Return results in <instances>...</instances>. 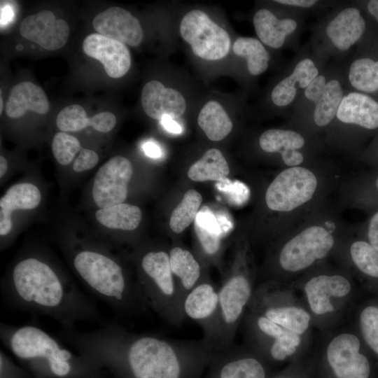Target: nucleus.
<instances>
[{"label": "nucleus", "instance_id": "obj_35", "mask_svg": "<svg viewBox=\"0 0 378 378\" xmlns=\"http://www.w3.org/2000/svg\"><path fill=\"white\" fill-rule=\"evenodd\" d=\"M202 202L201 194L194 189L184 194L182 200L171 214L169 227L174 233H181L195 221Z\"/></svg>", "mask_w": 378, "mask_h": 378}, {"label": "nucleus", "instance_id": "obj_38", "mask_svg": "<svg viewBox=\"0 0 378 378\" xmlns=\"http://www.w3.org/2000/svg\"><path fill=\"white\" fill-rule=\"evenodd\" d=\"M351 258L363 273L378 278V251L370 244L357 241L350 248Z\"/></svg>", "mask_w": 378, "mask_h": 378}, {"label": "nucleus", "instance_id": "obj_8", "mask_svg": "<svg viewBox=\"0 0 378 378\" xmlns=\"http://www.w3.org/2000/svg\"><path fill=\"white\" fill-rule=\"evenodd\" d=\"M316 186V177L310 170L301 167L288 168L267 188V206L276 211H290L310 200Z\"/></svg>", "mask_w": 378, "mask_h": 378}, {"label": "nucleus", "instance_id": "obj_32", "mask_svg": "<svg viewBox=\"0 0 378 378\" xmlns=\"http://www.w3.org/2000/svg\"><path fill=\"white\" fill-rule=\"evenodd\" d=\"M223 352L217 378H265V369L256 358L230 356L227 349Z\"/></svg>", "mask_w": 378, "mask_h": 378}, {"label": "nucleus", "instance_id": "obj_11", "mask_svg": "<svg viewBox=\"0 0 378 378\" xmlns=\"http://www.w3.org/2000/svg\"><path fill=\"white\" fill-rule=\"evenodd\" d=\"M131 162L122 156L109 159L98 169L92 186V197L99 208L123 203L128 193V184L132 177Z\"/></svg>", "mask_w": 378, "mask_h": 378}, {"label": "nucleus", "instance_id": "obj_43", "mask_svg": "<svg viewBox=\"0 0 378 378\" xmlns=\"http://www.w3.org/2000/svg\"><path fill=\"white\" fill-rule=\"evenodd\" d=\"M370 244L378 251V212L372 218L368 229Z\"/></svg>", "mask_w": 378, "mask_h": 378}, {"label": "nucleus", "instance_id": "obj_44", "mask_svg": "<svg viewBox=\"0 0 378 378\" xmlns=\"http://www.w3.org/2000/svg\"><path fill=\"white\" fill-rule=\"evenodd\" d=\"M160 124L166 131L172 134H179L183 131L181 126L170 116L162 117Z\"/></svg>", "mask_w": 378, "mask_h": 378}, {"label": "nucleus", "instance_id": "obj_30", "mask_svg": "<svg viewBox=\"0 0 378 378\" xmlns=\"http://www.w3.org/2000/svg\"><path fill=\"white\" fill-rule=\"evenodd\" d=\"M95 218L101 225L109 229L130 231L139 225L142 213L135 205L121 203L99 209Z\"/></svg>", "mask_w": 378, "mask_h": 378}, {"label": "nucleus", "instance_id": "obj_6", "mask_svg": "<svg viewBox=\"0 0 378 378\" xmlns=\"http://www.w3.org/2000/svg\"><path fill=\"white\" fill-rule=\"evenodd\" d=\"M251 294L250 280L238 271L228 274L218 288L220 327L216 352L231 347L237 325Z\"/></svg>", "mask_w": 378, "mask_h": 378}, {"label": "nucleus", "instance_id": "obj_42", "mask_svg": "<svg viewBox=\"0 0 378 378\" xmlns=\"http://www.w3.org/2000/svg\"><path fill=\"white\" fill-rule=\"evenodd\" d=\"M93 117L92 127L100 132L106 133L111 131L116 124V118L111 112L105 111L95 114Z\"/></svg>", "mask_w": 378, "mask_h": 378}, {"label": "nucleus", "instance_id": "obj_33", "mask_svg": "<svg viewBox=\"0 0 378 378\" xmlns=\"http://www.w3.org/2000/svg\"><path fill=\"white\" fill-rule=\"evenodd\" d=\"M235 55L245 57L249 73L258 76L268 68L270 55L262 43L252 37H239L233 44Z\"/></svg>", "mask_w": 378, "mask_h": 378}, {"label": "nucleus", "instance_id": "obj_20", "mask_svg": "<svg viewBox=\"0 0 378 378\" xmlns=\"http://www.w3.org/2000/svg\"><path fill=\"white\" fill-rule=\"evenodd\" d=\"M336 116L344 123L374 130L378 127V102L365 94L350 92L344 96Z\"/></svg>", "mask_w": 378, "mask_h": 378}, {"label": "nucleus", "instance_id": "obj_22", "mask_svg": "<svg viewBox=\"0 0 378 378\" xmlns=\"http://www.w3.org/2000/svg\"><path fill=\"white\" fill-rule=\"evenodd\" d=\"M365 29V20L358 9L349 7L340 12L328 24L326 34L337 49L344 51L361 38Z\"/></svg>", "mask_w": 378, "mask_h": 378}, {"label": "nucleus", "instance_id": "obj_36", "mask_svg": "<svg viewBox=\"0 0 378 378\" xmlns=\"http://www.w3.org/2000/svg\"><path fill=\"white\" fill-rule=\"evenodd\" d=\"M349 80L356 89L364 92L378 90V60L359 58L349 68Z\"/></svg>", "mask_w": 378, "mask_h": 378}, {"label": "nucleus", "instance_id": "obj_41", "mask_svg": "<svg viewBox=\"0 0 378 378\" xmlns=\"http://www.w3.org/2000/svg\"><path fill=\"white\" fill-rule=\"evenodd\" d=\"M99 162V156L96 152L88 148H82L78 156L73 164V169L76 172H82L94 168Z\"/></svg>", "mask_w": 378, "mask_h": 378}, {"label": "nucleus", "instance_id": "obj_46", "mask_svg": "<svg viewBox=\"0 0 378 378\" xmlns=\"http://www.w3.org/2000/svg\"><path fill=\"white\" fill-rule=\"evenodd\" d=\"M279 4L294 6L302 8H309L314 5L317 1L314 0H277L275 1Z\"/></svg>", "mask_w": 378, "mask_h": 378}, {"label": "nucleus", "instance_id": "obj_17", "mask_svg": "<svg viewBox=\"0 0 378 378\" xmlns=\"http://www.w3.org/2000/svg\"><path fill=\"white\" fill-rule=\"evenodd\" d=\"M305 97L315 104L314 120L318 126L329 124L336 115L344 97L342 85L337 80L326 81L318 75L304 90Z\"/></svg>", "mask_w": 378, "mask_h": 378}, {"label": "nucleus", "instance_id": "obj_12", "mask_svg": "<svg viewBox=\"0 0 378 378\" xmlns=\"http://www.w3.org/2000/svg\"><path fill=\"white\" fill-rule=\"evenodd\" d=\"M359 349L358 339L348 333L337 336L329 344L328 360L337 378H368L370 363Z\"/></svg>", "mask_w": 378, "mask_h": 378}, {"label": "nucleus", "instance_id": "obj_48", "mask_svg": "<svg viewBox=\"0 0 378 378\" xmlns=\"http://www.w3.org/2000/svg\"><path fill=\"white\" fill-rule=\"evenodd\" d=\"M1 24L6 23L13 16L12 10L10 7H4L1 9Z\"/></svg>", "mask_w": 378, "mask_h": 378}, {"label": "nucleus", "instance_id": "obj_23", "mask_svg": "<svg viewBox=\"0 0 378 378\" xmlns=\"http://www.w3.org/2000/svg\"><path fill=\"white\" fill-rule=\"evenodd\" d=\"M169 255L178 299L183 307L186 297L203 277L201 266L189 251L181 247L172 248Z\"/></svg>", "mask_w": 378, "mask_h": 378}, {"label": "nucleus", "instance_id": "obj_31", "mask_svg": "<svg viewBox=\"0 0 378 378\" xmlns=\"http://www.w3.org/2000/svg\"><path fill=\"white\" fill-rule=\"evenodd\" d=\"M230 174L227 162L217 148L207 150L188 171V176L193 181H221Z\"/></svg>", "mask_w": 378, "mask_h": 378}, {"label": "nucleus", "instance_id": "obj_45", "mask_svg": "<svg viewBox=\"0 0 378 378\" xmlns=\"http://www.w3.org/2000/svg\"><path fill=\"white\" fill-rule=\"evenodd\" d=\"M145 154L152 158H159L162 155V151L160 146L153 141L144 143L142 146Z\"/></svg>", "mask_w": 378, "mask_h": 378}, {"label": "nucleus", "instance_id": "obj_29", "mask_svg": "<svg viewBox=\"0 0 378 378\" xmlns=\"http://www.w3.org/2000/svg\"><path fill=\"white\" fill-rule=\"evenodd\" d=\"M197 123L209 139L218 141L225 138L232 130L228 114L216 101L206 102L199 113Z\"/></svg>", "mask_w": 378, "mask_h": 378}, {"label": "nucleus", "instance_id": "obj_27", "mask_svg": "<svg viewBox=\"0 0 378 378\" xmlns=\"http://www.w3.org/2000/svg\"><path fill=\"white\" fill-rule=\"evenodd\" d=\"M255 326L263 335L273 339L270 352L275 360H283L292 355L300 342V335L282 328L262 315L256 317Z\"/></svg>", "mask_w": 378, "mask_h": 378}, {"label": "nucleus", "instance_id": "obj_16", "mask_svg": "<svg viewBox=\"0 0 378 378\" xmlns=\"http://www.w3.org/2000/svg\"><path fill=\"white\" fill-rule=\"evenodd\" d=\"M141 106L150 118L160 120L165 115L172 118L181 116L186 102L178 90L165 87L158 80L148 82L141 92Z\"/></svg>", "mask_w": 378, "mask_h": 378}, {"label": "nucleus", "instance_id": "obj_40", "mask_svg": "<svg viewBox=\"0 0 378 378\" xmlns=\"http://www.w3.org/2000/svg\"><path fill=\"white\" fill-rule=\"evenodd\" d=\"M364 339L370 348L378 354V308L368 307L360 317Z\"/></svg>", "mask_w": 378, "mask_h": 378}, {"label": "nucleus", "instance_id": "obj_10", "mask_svg": "<svg viewBox=\"0 0 378 378\" xmlns=\"http://www.w3.org/2000/svg\"><path fill=\"white\" fill-rule=\"evenodd\" d=\"M183 312L200 326L203 340L215 351L220 327L218 288L202 277L186 297Z\"/></svg>", "mask_w": 378, "mask_h": 378}, {"label": "nucleus", "instance_id": "obj_9", "mask_svg": "<svg viewBox=\"0 0 378 378\" xmlns=\"http://www.w3.org/2000/svg\"><path fill=\"white\" fill-rule=\"evenodd\" d=\"M334 244V238L325 228L311 226L288 241L279 254L281 267L296 272L324 258Z\"/></svg>", "mask_w": 378, "mask_h": 378}, {"label": "nucleus", "instance_id": "obj_3", "mask_svg": "<svg viewBox=\"0 0 378 378\" xmlns=\"http://www.w3.org/2000/svg\"><path fill=\"white\" fill-rule=\"evenodd\" d=\"M4 345L40 378H99L100 366L76 355L43 329L1 323Z\"/></svg>", "mask_w": 378, "mask_h": 378}, {"label": "nucleus", "instance_id": "obj_47", "mask_svg": "<svg viewBox=\"0 0 378 378\" xmlns=\"http://www.w3.org/2000/svg\"><path fill=\"white\" fill-rule=\"evenodd\" d=\"M368 12L378 21V0H371L368 2Z\"/></svg>", "mask_w": 378, "mask_h": 378}, {"label": "nucleus", "instance_id": "obj_4", "mask_svg": "<svg viewBox=\"0 0 378 378\" xmlns=\"http://www.w3.org/2000/svg\"><path fill=\"white\" fill-rule=\"evenodd\" d=\"M71 262L87 290L114 312L132 316L147 308L138 285L130 280L120 263L108 254L81 248L74 253Z\"/></svg>", "mask_w": 378, "mask_h": 378}, {"label": "nucleus", "instance_id": "obj_51", "mask_svg": "<svg viewBox=\"0 0 378 378\" xmlns=\"http://www.w3.org/2000/svg\"><path fill=\"white\" fill-rule=\"evenodd\" d=\"M376 186H377V187L378 188V178L377 179V181H376Z\"/></svg>", "mask_w": 378, "mask_h": 378}, {"label": "nucleus", "instance_id": "obj_26", "mask_svg": "<svg viewBox=\"0 0 378 378\" xmlns=\"http://www.w3.org/2000/svg\"><path fill=\"white\" fill-rule=\"evenodd\" d=\"M255 33L261 42L273 48H281L288 35L297 28V22L291 18L278 19L270 10H258L253 16Z\"/></svg>", "mask_w": 378, "mask_h": 378}, {"label": "nucleus", "instance_id": "obj_13", "mask_svg": "<svg viewBox=\"0 0 378 378\" xmlns=\"http://www.w3.org/2000/svg\"><path fill=\"white\" fill-rule=\"evenodd\" d=\"M20 34L27 40L34 42L46 50L62 48L69 38V26L62 18H56L48 10L26 17L20 23Z\"/></svg>", "mask_w": 378, "mask_h": 378}, {"label": "nucleus", "instance_id": "obj_34", "mask_svg": "<svg viewBox=\"0 0 378 378\" xmlns=\"http://www.w3.org/2000/svg\"><path fill=\"white\" fill-rule=\"evenodd\" d=\"M262 316L298 335L305 332L310 320L307 312L295 307H268Z\"/></svg>", "mask_w": 378, "mask_h": 378}, {"label": "nucleus", "instance_id": "obj_18", "mask_svg": "<svg viewBox=\"0 0 378 378\" xmlns=\"http://www.w3.org/2000/svg\"><path fill=\"white\" fill-rule=\"evenodd\" d=\"M41 200V191L32 183H20L10 187L0 199L1 236L8 235L12 230L13 211L33 209Z\"/></svg>", "mask_w": 378, "mask_h": 378}, {"label": "nucleus", "instance_id": "obj_7", "mask_svg": "<svg viewBox=\"0 0 378 378\" xmlns=\"http://www.w3.org/2000/svg\"><path fill=\"white\" fill-rule=\"evenodd\" d=\"M179 31L193 53L203 59L218 60L229 52L230 38L227 31L200 10L186 13L181 21Z\"/></svg>", "mask_w": 378, "mask_h": 378}, {"label": "nucleus", "instance_id": "obj_37", "mask_svg": "<svg viewBox=\"0 0 378 378\" xmlns=\"http://www.w3.org/2000/svg\"><path fill=\"white\" fill-rule=\"evenodd\" d=\"M57 128L62 132H78L93 125V117L88 118L85 110L79 104L64 107L56 118Z\"/></svg>", "mask_w": 378, "mask_h": 378}, {"label": "nucleus", "instance_id": "obj_1", "mask_svg": "<svg viewBox=\"0 0 378 378\" xmlns=\"http://www.w3.org/2000/svg\"><path fill=\"white\" fill-rule=\"evenodd\" d=\"M58 335L78 354L124 378H182L186 366L205 361L215 352L203 339L173 340L131 332L113 322L88 331L62 328Z\"/></svg>", "mask_w": 378, "mask_h": 378}, {"label": "nucleus", "instance_id": "obj_49", "mask_svg": "<svg viewBox=\"0 0 378 378\" xmlns=\"http://www.w3.org/2000/svg\"><path fill=\"white\" fill-rule=\"evenodd\" d=\"M8 169V162L6 159L1 155L0 156V177H3L6 173Z\"/></svg>", "mask_w": 378, "mask_h": 378}, {"label": "nucleus", "instance_id": "obj_14", "mask_svg": "<svg viewBox=\"0 0 378 378\" xmlns=\"http://www.w3.org/2000/svg\"><path fill=\"white\" fill-rule=\"evenodd\" d=\"M84 53L99 61L113 78L125 76L131 66V55L127 46L99 34L88 35L83 42Z\"/></svg>", "mask_w": 378, "mask_h": 378}, {"label": "nucleus", "instance_id": "obj_19", "mask_svg": "<svg viewBox=\"0 0 378 378\" xmlns=\"http://www.w3.org/2000/svg\"><path fill=\"white\" fill-rule=\"evenodd\" d=\"M351 290L349 281L340 275H321L310 279L305 286V292L312 310L323 314L334 310L330 297H344Z\"/></svg>", "mask_w": 378, "mask_h": 378}, {"label": "nucleus", "instance_id": "obj_21", "mask_svg": "<svg viewBox=\"0 0 378 378\" xmlns=\"http://www.w3.org/2000/svg\"><path fill=\"white\" fill-rule=\"evenodd\" d=\"M49 107V101L43 90L31 82L24 81L10 90L6 113L10 118H19L27 111L45 114Z\"/></svg>", "mask_w": 378, "mask_h": 378}, {"label": "nucleus", "instance_id": "obj_5", "mask_svg": "<svg viewBox=\"0 0 378 378\" xmlns=\"http://www.w3.org/2000/svg\"><path fill=\"white\" fill-rule=\"evenodd\" d=\"M137 285L147 307L169 323L179 326L186 318L171 270L169 253L148 250L141 255Z\"/></svg>", "mask_w": 378, "mask_h": 378}, {"label": "nucleus", "instance_id": "obj_50", "mask_svg": "<svg viewBox=\"0 0 378 378\" xmlns=\"http://www.w3.org/2000/svg\"><path fill=\"white\" fill-rule=\"evenodd\" d=\"M3 107H4V102H3V98L1 96L0 97V113L1 114L2 113V111H3Z\"/></svg>", "mask_w": 378, "mask_h": 378}, {"label": "nucleus", "instance_id": "obj_39", "mask_svg": "<svg viewBox=\"0 0 378 378\" xmlns=\"http://www.w3.org/2000/svg\"><path fill=\"white\" fill-rule=\"evenodd\" d=\"M82 148L78 139L66 132H59L53 136L52 151L57 162L62 165H68Z\"/></svg>", "mask_w": 378, "mask_h": 378}, {"label": "nucleus", "instance_id": "obj_25", "mask_svg": "<svg viewBox=\"0 0 378 378\" xmlns=\"http://www.w3.org/2000/svg\"><path fill=\"white\" fill-rule=\"evenodd\" d=\"M318 76V70L314 62L309 58L300 61L292 74L280 81L272 90V102L278 106L290 104L296 96L298 85L300 88L306 89L312 81Z\"/></svg>", "mask_w": 378, "mask_h": 378}, {"label": "nucleus", "instance_id": "obj_28", "mask_svg": "<svg viewBox=\"0 0 378 378\" xmlns=\"http://www.w3.org/2000/svg\"><path fill=\"white\" fill-rule=\"evenodd\" d=\"M194 224L204 253L209 257L216 255L220 248L221 239L225 234L218 217L208 206H204L198 211Z\"/></svg>", "mask_w": 378, "mask_h": 378}, {"label": "nucleus", "instance_id": "obj_24", "mask_svg": "<svg viewBox=\"0 0 378 378\" xmlns=\"http://www.w3.org/2000/svg\"><path fill=\"white\" fill-rule=\"evenodd\" d=\"M259 144L265 152L280 153L283 161L288 166L295 167L303 161V155L298 149L304 146V139L295 131L267 130L260 136Z\"/></svg>", "mask_w": 378, "mask_h": 378}, {"label": "nucleus", "instance_id": "obj_2", "mask_svg": "<svg viewBox=\"0 0 378 378\" xmlns=\"http://www.w3.org/2000/svg\"><path fill=\"white\" fill-rule=\"evenodd\" d=\"M1 291L11 309L48 316L63 329L75 328L79 322H104L90 297L54 265L37 256L15 262Z\"/></svg>", "mask_w": 378, "mask_h": 378}, {"label": "nucleus", "instance_id": "obj_15", "mask_svg": "<svg viewBox=\"0 0 378 378\" xmlns=\"http://www.w3.org/2000/svg\"><path fill=\"white\" fill-rule=\"evenodd\" d=\"M97 34L136 47L143 40V29L139 20L128 10L112 6L98 13L92 20Z\"/></svg>", "mask_w": 378, "mask_h": 378}]
</instances>
